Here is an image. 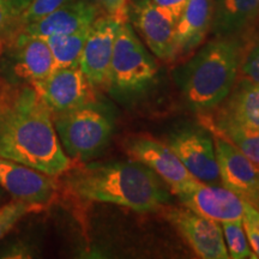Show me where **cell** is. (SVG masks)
Instances as JSON below:
<instances>
[{"label":"cell","instance_id":"2e32d148","mask_svg":"<svg viewBox=\"0 0 259 259\" xmlns=\"http://www.w3.org/2000/svg\"><path fill=\"white\" fill-rule=\"evenodd\" d=\"M99 16V10L88 0H71L50 15L23 25L18 30L31 36L47 38L89 27Z\"/></svg>","mask_w":259,"mask_h":259},{"label":"cell","instance_id":"44dd1931","mask_svg":"<svg viewBox=\"0 0 259 259\" xmlns=\"http://www.w3.org/2000/svg\"><path fill=\"white\" fill-rule=\"evenodd\" d=\"M89 28L90 25L71 34L53 35V36L45 38L53 54L56 69L79 65V59L84 45H85L87 36H88Z\"/></svg>","mask_w":259,"mask_h":259},{"label":"cell","instance_id":"603a6c76","mask_svg":"<svg viewBox=\"0 0 259 259\" xmlns=\"http://www.w3.org/2000/svg\"><path fill=\"white\" fill-rule=\"evenodd\" d=\"M47 209L40 204L29 203L21 199H12L0 208V239H3L28 213L40 212Z\"/></svg>","mask_w":259,"mask_h":259},{"label":"cell","instance_id":"5bb4252c","mask_svg":"<svg viewBox=\"0 0 259 259\" xmlns=\"http://www.w3.org/2000/svg\"><path fill=\"white\" fill-rule=\"evenodd\" d=\"M177 196L184 206L219 223L242 219L244 200L225 186L194 180Z\"/></svg>","mask_w":259,"mask_h":259},{"label":"cell","instance_id":"7402d4cb","mask_svg":"<svg viewBox=\"0 0 259 259\" xmlns=\"http://www.w3.org/2000/svg\"><path fill=\"white\" fill-rule=\"evenodd\" d=\"M221 225L229 258H257L252 251L250 244H248L247 236H246L244 226H242V219L235 220V221L222 222Z\"/></svg>","mask_w":259,"mask_h":259},{"label":"cell","instance_id":"f546056e","mask_svg":"<svg viewBox=\"0 0 259 259\" xmlns=\"http://www.w3.org/2000/svg\"><path fill=\"white\" fill-rule=\"evenodd\" d=\"M6 8H8L10 15L17 21L22 12L31 4L32 0H3Z\"/></svg>","mask_w":259,"mask_h":259},{"label":"cell","instance_id":"ffe728a7","mask_svg":"<svg viewBox=\"0 0 259 259\" xmlns=\"http://www.w3.org/2000/svg\"><path fill=\"white\" fill-rule=\"evenodd\" d=\"M204 122L211 130L229 141L246 157L259 167V128L248 127L233 121L219 120L204 114Z\"/></svg>","mask_w":259,"mask_h":259},{"label":"cell","instance_id":"9a60e30c","mask_svg":"<svg viewBox=\"0 0 259 259\" xmlns=\"http://www.w3.org/2000/svg\"><path fill=\"white\" fill-rule=\"evenodd\" d=\"M12 46V74L23 83L41 80L56 69L47 41L17 31L9 41Z\"/></svg>","mask_w":259,"mask_h":259},{"label":"cell","instance_id":"9c48e42d","mask_svg":"<svg viewBox=\"0 0 259 259\" xmlns=\"http://www.w3.org/2000/svg\"><path fill=\"white\" fill-rule=\"evenodd\" d=\"M164 216L199 258H229L222 227L219 222L204 218L186 206L167 209Z\"/></svg>","mask_w":259,"mask_h":259},{"label":"cell","instance_id":"8992f818","mask_svg":"<svg viewBox=\"0 0 259 259\" xmlns=\"http://www.w3.org/2000/svg\"><path fill=\"white\" fill-rule=\"evenodd\" d=\"M124 148L132 161L139 162L153 170L176 194L197 180L181 163L169 145L150 135L131 136L125 139Z\"/></svg>","mask_w":259,"mask_h":259},{"label":"cell","instance_id":"7c38bea8","mask_svg":"<svg viewBox=\"0 0 259 259\" xmlns=\"http://www.w3.org/2000/svg\"><path fill=\"white\" fill-rule=\"evenodd\" d=\"M121 23L108 15H100L89 28L79 67L94 88L107 87L114 40Z\"/></svg>","mask_w":259,"mask_h":259},{"label":"cell","instance_id":"5b68a950","mask_svg":"<svg viewBox=\"0 0 259 259\" xmlns=\"http://www.w3.org/2000/svg\"><path fill=\"white\" fill-rule=\"evenodd\" d=\"M157 73L155 59L135 34L130 22L119 25L107 87L121 94L142 92Z\"/></svg>","mask_w":259,"mask_h":259},{"label":"cell","instance_id":"484cf974","mask_svg":"<svg viewBox=\"0 0 259 259\" xmlns=\"http://www.w3.org/2000/svg\"><path fill=\"white\" fill-rule=\"evenodd\" d=\"M97 8L100 15H108L120 23L128 22V0H88Z\"/></svg>","mask_w":259,"mask_h":259},{"label":"cell","instance_id":"cb8c5ba5","mask_svg":"<svg viewBox=\"0 0 259 259\" xmlns=\"http://www.w3.org/2000/svg\"><path fill=\"white\" fill-rule=\"evenodd\" d=\"M69 2L71 0H32L31 4L22 12L17 19L18 29L50 15L51 12L56 11Z\"/></svg>","mask_w":259,"mask_h":259},{"label":"cell","instance_id":"7a4b0ae2","mask_svg":"<svg viewBox=\"0 0 259 259\" xmlns=\"http://www.w3.org/2000/svg\"><path fill=\"white\" fill-rule=\"evenodd\" d=\"M61 177L66 190L85 202L109 203L145 212L161 208L168 199L156 174L136 161L73 163Z\"/></svg>","mask_w":259,"mask_h":259},{"label":"cell","instance_id":"4316f807","mask_svg":"<svg viewBox=\"0 0 259 259\" xmlns=\"http://www.w3.org/2000/svg\"><path fill=\"white\" fill-rule=\"evenodd\" d=\"M239 73L241 78L252 83H259V40L242 58Z\"/></svg>","mask_w":259,"mask_h":259},{"label":"cell","instance_id":"d4e9b609","mask_svg":"<svg viewBox=\"0 0 259 259\" xmlns=\"http://www.w3.org/2000/svg\"><path fill=\"white\" fill-rule=\"evenodd\" d=\"M242 226L252 251L259 258V210L247 202H244Z\"/></svg>","mask_w":259,"mask_h":259},{"label":"cell","instance_id":"52a82bcc","mask_svg":"<svg viewBox=\"0 0 259 259\" xmlns=\"http://www.w3.org/2000/svg\"><path fill=\"white\" fill-rule=\"evenodd\" d=\"M31 85L52 113L67 112L95 102L94 87L79 65L54 69L46 78Z\"/></svg>","mask_w":259,"mask_h":259},{"label":"cell","instance_id":"83f0119b","mask_svg":"<svg viewBox=\"0 0 259 259\" xmlns=\"http://www.w3.org/2000/svg\"><path fill=\"white\" fill-rule=\"evenodd\" d=\"M17 31V21L10 15L4 2L0 0V44L9 42Z\"/></svg>","mask_w":259,"mask_h":259},{"label":"cell","instance_id":"f1b7e54d","mask_svg":"<svg viewBox=\"0 0 259 259\" xmlns=\"http://www.w3.org/2000/svg\"><path fill=\"white\" fill-rule=\"evenodd\" d=\"M153 2L177 24V21L179 19L181 12L189 0H153Z\"/></svg>","mask_w":259,"mask_h":259},{"label":"cell","instance_id":"8fae6325","mask_svg":"<svg viewBox=\"0 0 259 259\" xmlns=\"http://www.w3.org/2000/svg\"><path fill=\"white\" fill-rule=\"evenodd\" d=\"M0 186L15 199L48 208L59 193L58 177H52L18 162L0 157Z\"/></svg>","mask_w":259,"mask_h":259},{"label":"cell","instance_id":"277c9868","mask_svg":"<svg viewBox=\"0 0 259 259\" xmlns=\"http://www.w3.org/2000/svg\"><path fill=\"white\" fill-rule=\"evenodd\" d=\"M52 118L61 147L72 161L87 160L99 153L113 132L112 120L94 103L52 113Z\"/></svg>","mask_w":259,"mask_h":259},{"label":"cell","instance_id":"3957f363","mask_svg":"<svg viewBox=\"0 0 259 259\" xmlns=\"http://www.w3.org/2000/svg\"><path fill=\"white\" fill-rule=\"evenodd\" d=\"M245 51V36L215 37L183 67L179 84L193 111H213L228 97Z\"/></svg>","mask_w":259,"mask_h":259},{"label":"cell","instance_id":"30bf717a","mask_svg":"<svg viewBox=\"0 0 259 259\" xmlns=\"http://www.w3.org/2000/svg\"><path fill=\"white\" fill-rule=\"evenodd\" d=\"M212 135L222 185L259 210V167L222 136Z\"/></svg>","mask_w":259,"mask_h":259},{"label":"cell","instance_id":"e0dca14e","mask_svg":"<svg viewBox=\"0 0 259 259\" xmlns=\"http://www.w3.org/2000/svg\"><path fill=\"white\" fill-rule=\"evenodd\" d=\"M213 0H189L176 24V58L189 56L210 31Z\"/></svg>","mask_w":259,"mask_h":259},{"label":"cell","instance_id":"d6986e66","mask_svg":"<svg viewBox=\"0 0 259 259\" xmlns=\"http://www.w3.org/2000/svg\"><path fill=\"white\" fill-rule=\"evenodd\" d=\"M218 109L213 119L259 128V83L241 78Z\"/></svg>","mask_w":259,"mask_h":259},{"label":"cell","instance_id":"ba28073f","mask_svg":"<svg viewBox=\"0 0 259 259\" xmlns=\"http://www.w3.org/2000/svg\"><path fill=\"white\" fill-rule=\"evenodd\" d=\"M128 22L158 59H176V22L153 0H128Z\"/></svg>","mask_w":259,"mask_h":259},{"label":"cell","instance_id":"ac0fdd59","mask_svg":"<svg viewBox=\"0 0 259 259\" xmlns=\"http://www.w3.org/2000/svg\"><path fill=\"white\" fill-rule=\"evenodd\" d=\"M259 19V0H213L210 31L215 37L245 36Z\"/></svg>","mask_w":259,"mask_h":259},{"label":"cell","instance_id":"4fadbf2b","mask_svg":"<svg viewBox=\"0 0 259 259\" xmlns=\"http://www.w3.org/2000/svg\"><path fill=\"white\" fill-rule=\"evenodd\" d=\"M167 144L194 179L205 184L221 181L215 145L205 132L194 128L183 130L171 135Z\"/></svg>","mask_w":259,"mask_h":259},{"label":"cell","instance_id":"6da1fadb","mask_svg":"<svg viewBox=\"0 0 259 259\" xmlns=\"http://www.w3.org/2000/svg\"><path fill=\"white\" fill-rule=\"evenodd\" d=\"M0 157L58 178L73 166L51 109L31 84L0 80Z\"/></svg>","mask_w":259,"mask_h":259}]
</instances>
